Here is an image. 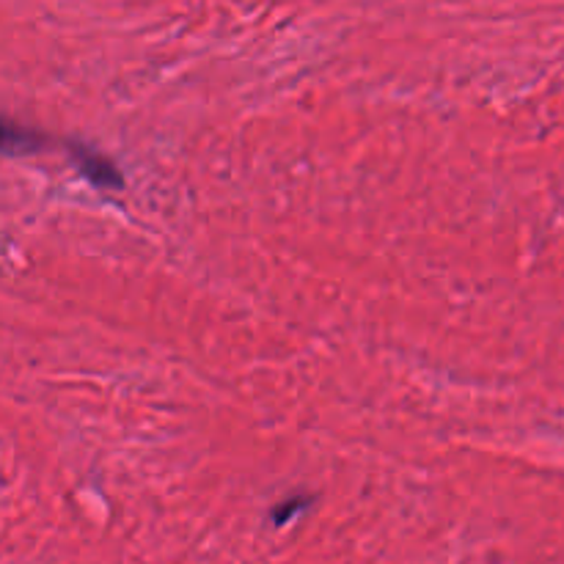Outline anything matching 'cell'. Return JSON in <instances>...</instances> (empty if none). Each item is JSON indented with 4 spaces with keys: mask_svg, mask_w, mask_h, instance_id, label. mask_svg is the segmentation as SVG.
<instances>
[{
    "mask_svg": "<svg viewBox=\"0 0 564 564\" xmlns=\"http://www.w3.org/2000/svg\"><path fill=\"white\" fill-rule=\"evenodd\" d=\"M69 152H72V158H75V163L80 165L83 174H86L94 185H99V187L124 185L119 169H116V165L110 163L102 152H97L94 147H86V143H72Z\"/></svg>",
    "mask_w": 564,
    "mask_h": 564,
    "instance_id": "6da1fadb",
    "label": "cell"
},
{
    "mask_svg": "<svg viewBox=\"0 0 564 564\" xmlns=\"http://www.w3.org/2000/svg\"><path fill=\"white\" fill-rule=\"evenodd\" d=\"M44 143L39 132L28 130V127L14 124V121L0 119V152H33Z\"/></svg>",
    "mask_w": 564,
    "mask_h": 564,
    "instance_id": "7a4b0ae2",
    "label": "cell"
}]
</instances>
